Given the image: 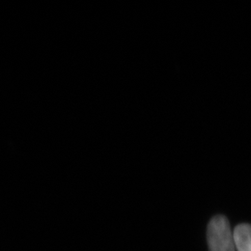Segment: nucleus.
<instances>
[{
  "mask_svg": "<svg viewBox=\"0 0 251 251\" xmlns=\"http://www.w3.org/2000/svg\"><path fill=\"white\" fill-rule=\"evenodd\" d=\"M209 251H236L233 233L225 216L213 217L207 226Z\"/></svg>",
  "mask_w": 251,
  "mask_h": 251,
  "instance_id": "obj_1",
  "label": "nucleus"
},
{
  "mask_svg": "<svg viewBox=\"0 0 251 251\" xmlns=\"http://www.w3.org/2000/svg\"><path fill=\"white\" fill-rule=\"evenodd\" d=\"M233 233L236 251H251V225H237Z\"/></svg>",
  "mask_w": 251,
  "mask_h": 251,
  "instance_id": "obj_2",
  "label": "nucleus"
}]
</instances>
